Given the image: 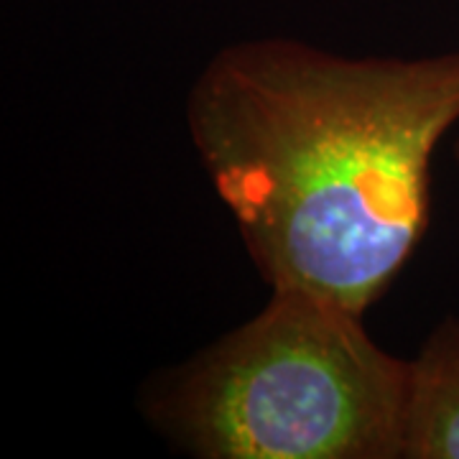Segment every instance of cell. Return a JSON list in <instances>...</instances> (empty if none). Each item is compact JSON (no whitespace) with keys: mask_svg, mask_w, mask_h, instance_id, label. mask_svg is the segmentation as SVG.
<instances>
[{"mask_svg":"<svg viewBox=\"0 0 459 459\" xmlns=\"http://www.w3.org/2000/svg\"><path fill=\"white\" fill-rule=\"evenodd\" d=\"M459 123V51L342 56L296 39L220 49L186 128L271 289L365 314L421 246L431 161Z\"/></svg>","mask_w":459,"mask_h":459,"instance_id":"cell-1","label":"cell"},{"mask_svg":"<svg viewBox=\"0 0 459 459\" xmlns=\"http://www.w3.org/2000/svg\"><path fill=\"white\" fill-rule=\"evenodd\" d=\"M362 316L271 289L253 319L156 377L143 413L199 459H401L409 360Z\"/></svg>","mask_w":459,"mask_h":459,"instance_id":"cell-2","label":"cell"},{"mask_svg":"<svg viewBox=\"0 0 459 459\" xmlns=\"http://www.w3.org/2000/svg\"><path fill=\"white\" fill-rule=\"evenodd\" d=\"M401 459H459V319L431 329L409 360Z\"/></svg>","mask_w":459,"mask_h":459,"instance_id":"cell-3","label":"cell"},{"mask_svg":"<svg viewBox=\"0 0 459 459\" xmlns=\"http://www.w3.org/2000/svg\"><path fill=\"white\" fill-rule=\"evenodd\" d=\"M452 153H455V161L459 164V138H457V143H455V151H452Z\"/></svg>","mask_w":459,"mask_h":459,"instance_id":"cell-4","label":"cell"}]
</instances>
